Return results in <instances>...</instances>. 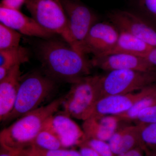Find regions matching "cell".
Returning <instances> with one entry per match:
<instances>
[{"mask_svg":"<svg viewBox=\"0 0 156 156\" xmlns=\"http://www.w3.org/2000/svg\"><path fill=\"white\" fill-rule=\"evenodd\" d=\"M27 0H2L0 7L20 10Z\"/></svg>","mask_w":156,"mask_h":156,"instance_id":"4316f807","label":"cell"},{"mask_svg":"<svg viewBox=\"0 0 156 156\" xmlns=\"http://www.w3.org/2000/svg\"><path fill=\"white\" fill-rule=\"evenodd\" d=\"M83 122L82 129L85 135V140L93 139L107 142L119 130L120 123L114 115L105 116L100 118L90 117Z\"/></svg>","mask_w":156,"mask_h":156,"instance_id":"9a60e30c","label":"cell"},{"mask_svg":"<svg viewBox=\"0 0 156 156\" xmlns=\"http://www.w3.org/2000/svg\"><path fill=\"white\" fill-rule=\"evenodd\" d=\"M115 156H145V152L143 148L138 147Z\"/></svg>","mask_w":156,"mask_h":156,"instance_id":"f546056e","label":"cell"},{"mask_svg":"<svg viewBox=\"0 0 156 156\" xmlns=\"http://www.w3.org/2000/svg\"><path fill=\"white\" fill-rule=\"evenodd\" d=\"M131 11L145 20L156 30V0H129Z\"/></svg>","mask_w":156,"mask_h":156,"instance_id":"ffe728a7","label":"cell"},{"mask_svg":"<svg viewBox=\"0 0 156 156\" xmlns=\"http://www.w3.org/2000/svg\"><path fill=\"white\" fill-rule=\"evenodd\" d=\"M142 125L135 124L119 128L108 141L115 155L138 147H143L140 133Z\"/></svg>","mask_w":156,"mask_h":156,"instance_id":"2e32d148","label":"cell"},{"mask_svg":"<svg viewBox=\"0 0 156 156\" xmlns=\"http://www.w3.org/2000/svg\"><path fill=\"white\" fill-rule=\"evenodd\" d=\"M20 154L34 156H81L79 151L64 148L53 150H44L30 147Z\"/></svg>","mask_w":156,"mask_h":156,"instance_id":"603a6c76","label":"cell"},{"mask_svg":"<svg viewBox=\"0 0 156 156\" xmlns=\"http://www.w3.org/2000/svg\"><path fill=\"white\" fill-rule=\"evenodd\" d=\"M144 58L151 67L156 71V47L152 48Z\"/></svg>","mask_w":156,"mask_h":156,"instance_id":"83f0119b","label":"cell"},{"mask_svg":"<svg viewBox=\"0 0 156 156\" xmlns=\"http://www.w3.org/2000/svg\"><path fill=\"white\" fill-rule=\"evenodd\" d=\"M30 147L44 150H53L63 148L58 137L45 126L37 135Z\"/></svg>","mask_w":156,"mask_h":156,"instance_id":"44dd1931","label":"cell"},{"mask_svg":"<svg viewBox=\"0 0 156 156\" xmlns=\"http://www.w3.org/2000/svg\"><path fill=\"white\" fill-rule=\"evenodd\" d=\"M91 62L93 67L108 72L116 70H135L156 71L141 56L124 53H114L93 56Z\"/></svg>","mask_w":156,"mask_h":156,"instance_id":"8fae6325","label":"cell"},{"mask_svg":"<svg viewBox=\"0 0 156 156\" xmlns=\"http://www.w3.org/2000/svg\"><path fill=\"white\" fill-rule=\"evenodd\" d=\"M100 75H90L71 84L64 96L62 112L71 118L82 121L91 116L96 103L101 98Z\"/></svg>","mask_w":156,"mask_h":156,"instance_id":"277c9868","label":"cell"},{"mask_svg":"<svg viewBox=\"0 0 156 156\" xmlns=\"http://www.w3.org/2000/svg\"><path fill=\"white\" fill-rule=\"evenodd\" d=\"M0 156H21L20 153L7 149L1 146Z\"/></svg>","mask_w":156,"mask_h":156,"instance_id":"4dcf8cb0","label":"cell"},{"mask_svg":"<svg viewBox=\"0 0 156 156\" xmlns=\"http://www.w3.org/2000/svg\"><path fill=\"white\" fill-rule=\"evenodd\" d=\"M140 137L144 150L147 148L156 147V123L142 125Z\"/></svg>","mask_w":156,"mask_h":156,"instance_id":"cb8c5ba5","label":"cell"},{"mask_svg":"<svg viewBox=\"0 0 156 156\" xmlns=\"http://www.w3.org/2000/svg\"><path fill=\"white\" fill-rule=\"evenodd\" d=\"M156 82V71L116 70L100 75L101 98L139 91Z\"/></svg>","mask_w":156,"mask_h":156,"instance_id":"8992f818","label":"cell"},{"mask_svg":"<svg viewBox=\"0 0 156 156\" xmlns=\"http://www.w3.org/2000/svg\"><path fill=\"white\" fill-rule=\"evenodd\" d=\"M82 144H86L92 148L100 156H116L107 141L97 139H87Z\"/></svg>","mask_w":156,"mask_h":156,"instance_id":"d4e9b609","label":"cell"},{"mask_svg":"<svg viewBox=\"0 0 156 156\" xmlns=\"http://www.w3.org/2000/svg\"><path fill=\"white\" fill-rule=\"evenodd\" d=\"M144 95L128 111L114 115L120 122H133L138 113L144 109L156 105V82L144 88Z\"/></svg>","mask_w":156,"mask_h":156,"instance_id":"d6986e66","label":"cell"},{"mask_svg":"<svg viewBox=\"0 0 156 156\" xmlns=\"http://www.w3.org/2000/svg\"><path fill=\"white\" fill-rule=\"evenodd\" d=\"M109 21L119 31L138 38L152 48L156 47V30L145 20L131 10H112L107 14Z\"/></svg>","mask_w":156,"mask_h":156,"instance_id":"ba28073f","label":"cell"},{"mask_svg":"<svg viewBox=\"0 0 156 156\" xmlns=\"http://www.w3.org/2000/svg\"><path fill=\"white\" fill-rule=\"evenodd\" d=\"M38 48V55L45 74L55 80L72 84L91 75V60L66 41L47 39Z\"/></svg>","mask_w":156,"mask_h":156,"instance_id":"6da1fadb","label":"cell"},{"mask_svg":"<svg viewBox=\"0 0 156 156\" xmlns=\"http://www.w3.org/2000/svg\"><path fill=\"white\" fill-rule=\"evenodd\" d=\"M79 147L81 156H100L92 148L86 144H81Z\"/></svg>","mask_w":156,"mask_h":156,"instance_id":"f1b7e54d","label":"cell"},{"mask_svg":"<svg viewBox=\"0 0 156 156\" xmlns=\"http://www.w3.org/2000/svg\"><path fill=\"white\" fill-rule=\"evenodd\" d=\"M152 48L142 40L126 32L120 31L119 38L113 48L105 55L124 53L144 57Z\"/></svg>","mask_w":156,"mask_h":156,"instance_id":"e0dca14e","label":"cell"},{"mask_svg":"<svg viewBox=\"0 0 156 156\" xmlns=\"http://www.w3.org/2000/svg\"><path fill=\"white\" fill-rule=\"evenodd\" d=\"M120 31L111 22H98L89 31L80 47V51L84 55L93 56L105 55L116 44Z\"/></svg>","mask_w":156,"mask_h":156,"instance_id":"9c48e42d","label":"cell"},{"mask_svg":"<svg viewBox=\"0 0 156 156\" xmlns=\"http://www.w3.org/2000/svg\"><path fill=\"white\" fill-rule=\"evenodd\" d=\"M133 122L135 124L142 125L156 123V105L143 109Z\"/></svg>","mask_w":156,"mask_h":156,"instance_id":"484cf974","label":"cell"},{"mask_svg":"<svg viewBox=\"0 0 156 156\" xmlns=\"http://www.w3.org/2000/svg\"><path fill=\"white\" fill-rule=\"evenodd\" d=\"M144 90L126 94L108 95L99 99L91 117L117 115L128 111L142 97Z\"/></svg>","mask_w":156,"mask_h":156,"instance_id":"4fadbf2b","label":"cell"},{"mask_svg":"<svg viewBox=\"0 0 156 156\" xmlns=\"http://www.w3.org/2000/svg\"><path fill=\"white\" fill-rule=\"evenodd\" d=\"M45 127L55 134L64 148L82 144L85 135L81 128L71 117L63 112H56L47 121Z\"/></svg>","mask_w":156,"mask_h":156,"instance_id":"30bf717a","label":"cell"},{"mask_svg":"<svg viewBox=\"0 0 156 156\" xmlns=\"http://www.w3.org/2000/svg\"><path fill=\"white\" fill-rule=\"evenodd\" d=\"M56 81L38 72L22 76L14 108L4 122H10L41 107L55 89Z\"/></svg>","mask_w":156,"mask_h":156,"instance_id":"3957f363","label":"cell"},{"mask_svg":"<svg viewBox=\"0 0 156 156\" xmlns=\"http://www.w3.org/2000/svg\"><path fill=\"white\" fill-rule=\"evenodd\" d=\"M68 20L71 34L76 49L80 47L94 24L98 22V17L92 9L80 0H60Z\"/></svg>","mask_w":156,"mask_h":156,"instance_id":"52a82bcc","label":"cell"},{"mask_svg":"<svg viewBox=\"0 0 156 156\" xmlns=\"http://www.w3.org/2000/svg\"><path fill=\"white\" fill-rule=\"evenodd\" d=\"M21 34L0 23V50L20 47Z\"/></svg>","mask_w":156,"mask_h":156,"instance_id":"7402d4cb","label":"cell"},{"mask_svg":"<svg viewBox=\"0 0 156 156\" xmlns=\"http://www.w3.org/2000/svg\"><path fill=\"white\" fill-rule=\"evenodd\" d=\"M145 156H156V147L147 148L144 149Z\"/></svg>","mask_w":156,"mask_h":156,"instance_id":"1f68e13d","label":"cell"},{"mask_svg":"<svg viewBox=\"0 0 156 156\" xmlns=\"http://www.w3.org/2000/svg\"><path fill=\"white\" fill-rule=\"evenodd\" d=\"M64 97L27 114L16 120L0 133L1 146L20 153L30 147L49 118L58 111Z\"/></svg>","mask_w":156,"mask_h":156,"instance_id":"7a4b0ae2","label":"cell"},{"mask_svg":"<svg viewBox=\"0 0 156 156\" xmlns=\"http://www.w3.org/2000/svg\"><path fill=\"white\" fill-rule=\"evenodd\" d=\"M20 155H21V156H32V155H21V154H20Z\"/></svg>","mask_w":156,"mask_h":156,"instance_id":"d6a6232c","label":"cell"},{"mask_svg":"<svg viewBox=\"0 0 156 156\" xmlns=\"http://www.w3.org/2000/svg\"><path fill=\"white\" fill-rule=\"evenodd\" d=\"M20 65L15 66L0 81V120L4 122L14 108L21 78Z\"/></svg>","mask_w":156,"mask_h":156,"instance_id":"5bb4252c","label":"cell"},{"mask_svg":"<svg viewBox=\"0 0 156 156\" xmlns=\"http://www.w3.org/2000/svg\"><path fill=\"white\" fill-rule=\"evenodd\" d=\"M25 5L31 17L39 25L54 34L60 36L76 49L60 0H27Z\"/></svg>","mask_w":156,"mask_h":156,"instance_id":"5b68a950","label":"cell"},{"mask_svg":"<svg viewBox=\"0 0 156 156\" xmlns=\"http://www.w3.org/2000/svg\"><path fill=\"white\" fill-rule=\"evenodd\" d=\"M0 22L21 34L47 40L54 34L41 27L32 18L26 16L20 10L0 7Z\"/></svg>","mask_w":156,"mask_h":156,"instance_id":"7c38bea8","label":"cell"},{"mask_svg":"<svg viewBox=\"0 0 156 156\" xmlns=\"http://www.w3.org/2000/svg\"><path fill=\"white\" fill-rule=\"evenodd\" d=\"M28 52L21 46L0 50V81L3 80L15 66L27 62Z\"/></svg>","mask_w":156,"mask_h":156,"instance_id":"ac0fdd59","label":"cell"}]
</instances>
